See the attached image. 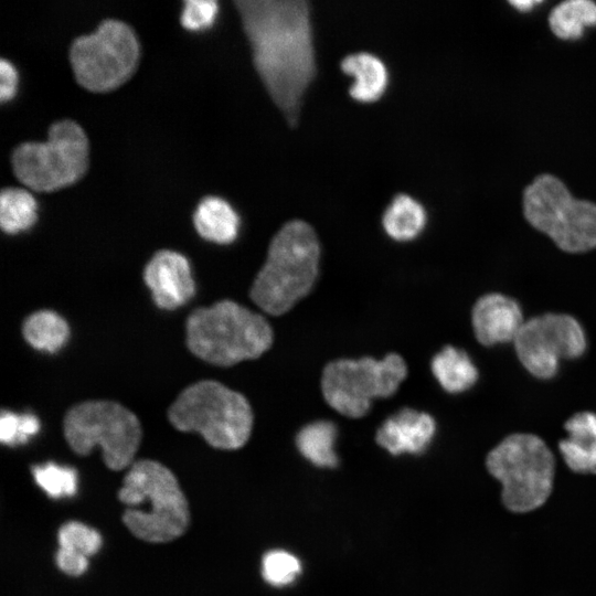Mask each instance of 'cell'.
Returning a JSON list of instances; mask_svg holds the SVG:
<instances>
[{
	"label": "cell",
	"instance_id": "obj_1",
	"mask_svg": "<svg viewBox=\"0 0 596 596\" xmlns=\"http://www.w3.org/2000/svg\"><path fill=\"white\" fill-rule=\"evenodd\" d=\"M251 45L253 63L288 124L316 74L310 8L304 0L234 2Z\"/></svg>",
	"mask_w": 596,
	"mask_h": 596
},
{
	"label": "cell",
	"instance_id": "obj_2",
	"mask_svg": "<svg viewBox=\"0 0 596 596\" xmlns=\"http://www.w3.org/2000/svg\"><path fill=\"white\" fill-rule=\"evenodd\" d=\"M319 259L320 244L313 228L302 220L285 223L272 238L253 281V302L270 316L286 313L310 292Z\"/></svg>",
	"mask_w": 596,
	"mask_h": 596
},
{
	"label": "cell",
	"instance_id": "obj_3",
	"mask_svg": "<svg viewBox=\"0 0 596 596\" xmlns=\"http://www.w3.org/2000/svg\"><path fill=\"white\" fill-rule=\"evenodd\" d=\"M127 504L123 521L138 539L166 543L182 535L190 521L187 499L169 468L143 459L135 461L118 491Z\"/></svg>",
	"mask_w": 596,
	"mask_h": 596
},
{
	"label": "cell",
	"instance_id": "obj_4",
	"mask_svg": "<svg viewBox=\"0 0 596 596\" xmlns=\"http://www.w3.org/2000/svg\"><path fill=\"white\" fill-rule=\"evenodd\" d=\"M187 345L199 359L231 366L256 359L273 343V330L259 313L222 300L192 311L185 323Z\"/></svg>",
	"mask_w": 596,
	"mask_h": 596
},
{
	"label": "cell",
	"instance_id": "obj_5",
	"mask_svg": "<svg viewBox=\"0 0 596 596\" xmlns=\"http://www.w3.org/2000/svg\"><path fill=\"white\" fill-rule=\"evenodd\" d=\"M168 418L181 432L199 433L219 449H237L248 440L253 412L238 392L213 380L185 387L170 405Z\"/></svg>",
	"mask_w": 596,
	"mask_h": 596
},
{
	"label": "cell",
	"instance_id": "obj_6",
	"mask_svg": "<svg viewBox=\"0 0 596 596\" xmlns=\"http://www.w3.org/2000/svg\"><path fill=\"white\" fill-rule=\"evenodd\" d=\"M88 139L72 119L54 121L45 141H25L11 153L15 178L33 191L50 192L75 183L88 167Z\"/></svg>",
	"mask_w": 596,
	"mask_h": 596
},
{
	"label": "cell",
	"instance_id": "obj_7",
	"mask_svg": "<svg viewBox=\"0 0 596 596\" xmlns=\"http://www.w3.org/2000/svg\"><path fill=\"white\" fill-rule=\"evenodd\" d=\"M489 472L502 485V502L512 512H529L549 498L554 479V456L533 434L505 437L487 456Z\"/></svg>",
	"mask_w": 596,
	"mask_h": 596
},
{
	"label": "cell",
	"instance_id": "obj_8",
	"mask_svg": "<svg viewBox=\"0 0 596 596\" xmlns=\"http://www.w3.org/2000/svg\"><path fill=\"white\" fill-rule=\"evenodd\" d=\"M70 447L82 456L99 446L106 466L121 470L134 464L141 441L137 416L113 401H86L71 407L63 421Z\"/></svg>",
	"mask_w": 596,
	"mask_h": 596
},
{
	"label": "cell",
	"instance_id": "obj_9",
	"mask_svg": "<svg viewBox=\"0 0 596 596\" xmlns=\"http://www.w3.org/2000/svg\"><path fill=\"white\" fill-rule=\"evenodd\" d=\"M523 212L533 227L565 252L596 247V204L574 199L565 184L551 174L539 175L526 187Z\"/></svg>",
	"mask_w": 596,
	"mask_h": 596
},
{
	"label": "cell",
	"instance_id": "obj_10",
	"mask_svg": "<svg viewBox=\"0 0 596 596\" xmlns=\"http://www.w3.org/2000/svg\"><path fill=\"white\" fill-rule=\"evenodd\" d=\"M68 55L76 82L91 92L103 93L117 88L134 74L140 46L126 22L106 19L95 31L74 39Z\"/></svg>",
	"mask_w": 596,
	"mask_h": 596
},
{
	"label": "cell",
	"instance_id": "obj_11",
	"mask_svg": "<svg viewBox=\"0 0 596 596\" xmlns=\"http://www.w3.org/2000/svg\"><path fill=\"white\" fill-rule=\"evenodd\" d=\"M406 375V363L396 353L382 360L370 356L339 359L323 369L321 390L334 411L358 418L370 411L373 400L393 395Z\"/></svg>",
	"mask_w": 596,
	"mask_h": 596
},
{
	"label": "cell",
	"instance_id": "obj_12",
	"mask_svg": "<svg viewBox=\"0 0 596 596\" xmlns=\"http://www.w3.org/2000/svg\"><path fill=\"white\" fill-rule=\"evenodd\" d=\"M513 343L520 362L532 375L550 379L562 359L584 353L586 337L574 317L545 313L524 321Z\"/></svg>",
	"mask_w": 596,
	"mask_h": 596
},
{
	"label": "cell",
	"instance_id": "obj_13",
	"mask_svg": "<svg viewBox=\"0 0 596 596\" xmlns=\"http://www.w3.org/2000/svg\"><path fill=\"white\" fill-rule=\"evenodd\" d=\"M143 280L161 309L181 307L195 294L190 264L174 251L161 249L153 254L143 269Z\"/></svg>",
	"mask_w": 596,
	"mask_h": 596
},
{
	"label": "cell",
	"instance_id": "obj_14",
	"mask_svg": "<svg viewBox=\"0 0 596 596\" xmlns=\"http://www.w3.org/2000/svg\"><path fill=\"white\" fill-rule=\"evenodd\" d=\"M472 328L483 345L514 341L524 323L519 304L502 294H487L472 308Z\"/></svg>",
	"mask_w": 596,
	"mask_h": 596
},
{
	"label": "cell",
	"instance_id": "obj_15",
	"mask_svg": "<svg viewBox=\"0 0 596 596\" xmlns=\"http://www.w3.org/2000/svg\"><path fill=\"white\" fill-rule=\"evenodd\" d=\"M435 429V421L429 414L403 408L381 425L376 441L392 455L419 454L432 441Z\"/></svg>",
	"mask_w": 596,
	"mask_h": 596
},
{
	"label": "cell",
	"instance_id": "obj_16",
	"mask_svg": "<svg viewBox=\"0 0 596 596\" xmlns=\"http://www.w3.org/2000/svg\"><path fill=\"white\" fill-rule=\"evenodd\" d=\"M564 427L568 436L558 448L566 465L575 472L596 473V414L577 413Z\"/></svg>",
	"mask_w": 596,
	"mask_h": 596
},
{
	"label": "cell",
	"instance_id": "obj_17",
	"mask_svg": "<svg viewBox=\"0 0 596 596\" xmlns=\"http://www.w3.org/2000/svg\"><path fill=\"white\" fill-rule=\"evenodd\" d=\"M341 70L353 79L349 88L351 97L361 103H372L382 97L389 84V71L384 62L369 52L347 55Z\"/></svg>",
	"mask_w": 596,
	"mask_h": 596
},
{
	"label": "cell",
	"instance_id": "obj_18",
	"mask_svg": "<svg viewBox=\"0 0 596 596\" xmlns=\"http://www.w3.org/2000/svg\"><path fill=\"white\" fill-rule=\"evenodd\" d=\"M193 224L204 240L228 244L237 237L240 216L227 201L220 196L209 195L196 205Z\"/></svg>",
	"mask_w": 596,
	"mask_h": 596
},
{
	"label": "cell",
	"instance_id": "obj_19",
	"mask_svg": "<svg viewBox=\"0 0 596 596\" xmlns=\"http://www.w3.org/2000/svg\"><path fill=\"white\" fill-rule=\"evenodd\" d=\"M426 224V211L413 196L401 193L384 211L382 225L386 234L400 242L417 237Z\"/></svg>",
	"mask_w": 596,
	"mask_h": 596
},
{
	"label": "cell",
	"instance_id": "obj_20",
	"mask_svg": "<svg viewBox=\"0 0 596 596\" xmlns=\"http://www.w3.org/2000/svg\"><path fill=\"white\" fill-rule=\"evenodd\" d=\"M432 371L440 386L449 393L466 391L478 379V370L469 355L451 345L445 347L433 358Z\"/></svg>",
	"mask_w": 596,
	"mask_h": 596
},
{
	"label": "cell",
	"instance_id": "obj_21",
	"mask_svg": "<svg viewBox=\"0 0 596 596\" xmlns=\"http://www.w3.org/2000/svg\"><path fill=\"white\" fill-rule=\"evenodd\" d=\"M22 334L34 349L55 352L67 341L70 328L64 318L56 312L40 310L24 320Z\"/></svg>",
	"mask_w": 596,
	"mask_h": 596
},
{
	"label": "cell",
	"instance_id": "obj_22",
	"mask_svg": "<svg viewBox=\"0 0 596 596\" xmlns=\"http://www.w3.org/2000/svg\"><path fill=\"white\" fill-rule=\"evenodd\" d=\"M337 428L328 421H317L302 427L296 437L300 454L318 467H334Z\"/></svg>",
	"mask_w": 596,
	"mask_h": 596
},
{
	"label": "cell",
	"instance_id": "obj_23",
	"mask_svg": "<svg viewBox=\"0 0 596 596\" xmlns=\"http://www.w3.org/2000/svg\"><path fill=\"white\" fill-rule=\"evenodd\" d=\"M36 201L23 188L8 187L0 193V225L3 232L15 234L30 228L36 221Z\"/></svg>",
	"mask_w": 596,
	"mask_h": 596
},
{
	"label": "cell",
	"instance_id": "obj_24",
	"mask_svg": "<svg viewBox=\"0 0 596 596\" xmlns=\"http://www.w3.org/2000/svg\"><path fill=\"white\" fill-rule=\"evenodd\" d=\"M553 33L564 40L582 36L584 28L596 24V3L589 0H568L557 4L550 13Z\"/></svg>",
	"mask_w": 596,
	"mask_h": 596
},
{
	"label": "cell",
	"instance_id": "obj_25",
	"mask_svg": "<svg viewBox=\"0 0 596 596\" xmlns=\"http://www.w3.org/2000/svg\"><path fill=\"white\" fill-rule=\"evenodd\" d=\"M32 472L38 486L51 498L71 497L77 491V472L74 468L46 462L34 466Z\"/></svg>",
	"mask_w": 596,
	"mask_h": 596
},
{
	"label": "cell",
	"instance_id": "obj_26",
	"mask_svg": "<svg viewBox=\"0 0 596 596\" xmlns=\"http://www.w3.org/2000/svg\"><path fill=\"white\" fill-rule=\"evenodd\" d=\"M60 547L70 553L87 557L102 546V536L93 528L77 521L64 523L57 533Z\"/></svg>",
	"mask_w": 596,
	"mask_h": 596
},
{
	"label": "cell",
	"instance_id": "obj_27",
	"mask_svg": "<svg viewBox=\"0 0 596 596\" xmlns=\"http://www.w3.org/2000/svg\"><path fill=\"white\" fill-rule=\"evenodd\" d=\"M301 572L300 561L285 550H272L262 561V574L264 579L276 587L291 584Z\"/></svg>",
	"mask_w": 596,
	"mask_h": 596
},
{
	"label": "cell",
	"instance_id": "obj_28",
	"mask_svg": "<svg viewBox=\"0 0 596 596\" xmlns=\"http://www.w3.org/2000/svg\"><path fill=\"white\" fill-rule=\"evenodd\" d=\"M40 429V422L33 414H15L3 411L0 418V439L8 446L25 444Z\"/></svg>",
	"mask_w": 596,
	"mask_h": 596
},
{
	"label": "cell",
	"instance_id": "obj_29",
	"mask_svg": "<svg viewBox=\"0 0 596 596\" xmlns=\"http://www.w3.org/2000/svg\"><path fill=\"white\" fill-rule=\"evenodd\" d=\"M217 11L219 4L214 0H185L180 22L188 30H202L213 24Z\"/></svg>",
	"mask_w": 596,
	"mask_h": 596
},
{
	"label": "cell",
	"instance_id": "obj_30",
	"mask_svg": "<svg viewBox=\"0 0 596 596\" xmlns=\"http://www.w3.org/2000/svg\"><path fill=\"white\" fill-rule=\"evenodd\" d=\"M56 565L67 575L79 576L88 566V558L79 556L62 549H58L55 555Z\"/></svg>",
	"mask_w": 596,
	"mask_h": 596
},
{
	"label": "cell",
	"instance_id": "obj_31",
	"mask_svg": "<svg viewBox=\"0 0 596 596\" xmlns=\"http://www.w3.org/2000/svg\"><path fill=\"white\" fill-rule=\"evenodd\" d=\"M18 86V74L15 67L8 60H0V99L2 103L10 100Z\"/></svg>",
	"mask_w": 596,
	"mask_h": 596
},
{
	"label": "cell",
	"instance_id": "obj_32",
	"mask_svg": "<svg viewBox=\"0 0 596 596\" xmlns=\"http://www.w3.org/2000/svg\"><path fill=\"white\" fill-rule=\"evenodd\" d=\"M510 3L520 11H526L532 8L535 1L519 0V1H510Z\"/></svg>",
	"mask_w": 596,
	"mask_h": 596
}]
</instances>
